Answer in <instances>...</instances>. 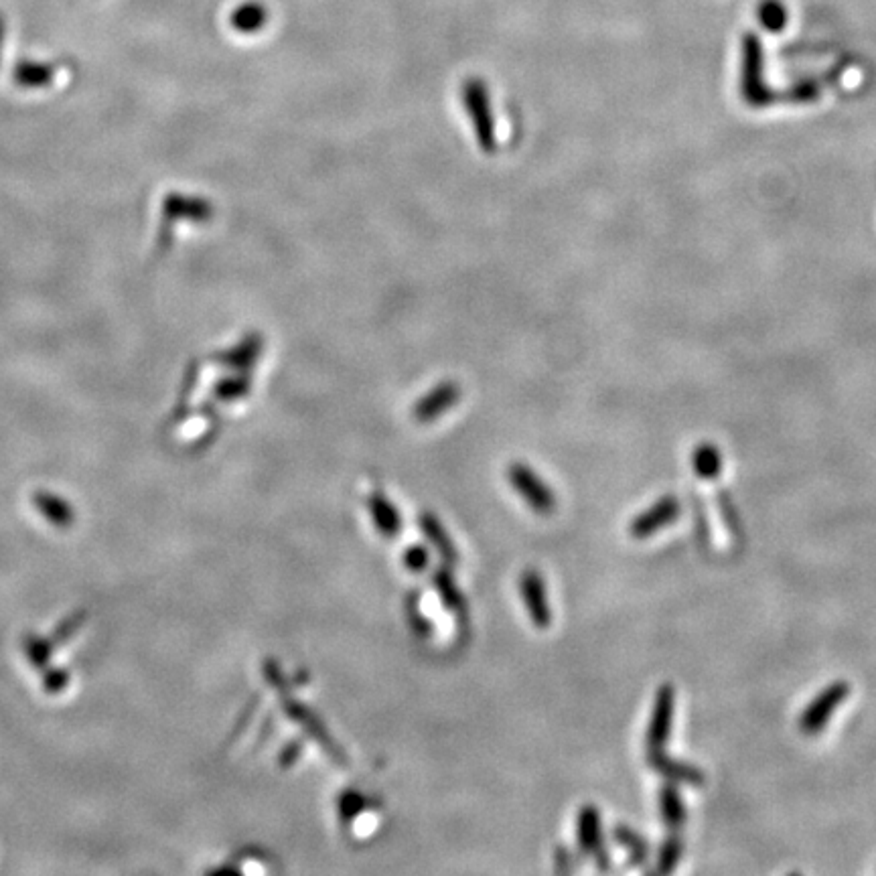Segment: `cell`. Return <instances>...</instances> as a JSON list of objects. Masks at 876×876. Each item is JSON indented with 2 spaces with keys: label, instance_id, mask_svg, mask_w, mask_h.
Returning <instances> with one entry per match:
<instances>
[{
  "label": "cell",
  "instance_id": "7402d4cb",
  "mask_svg": "<svg viewBox=\"0 0 876 876\" xmlns=\"http://www.w3.org/2000/svg\"><path fill=\"white\" fill-rule=\"evenodd\" d=\"M43 676H41V686H43V690L47 692V694H51V696H55V694H61L63 690H67V686H69V682H71V672L67 670V668H47V670H43L41 672Z\"/></svg>",
  "mask_w": 876,
  "mask_h": 876
},
{
  "label": "cell",
  "instance_id": "d4e9b609",
  "mask_svg": "<svg viewBox=\"0 0 876 876\" xmlns=\"http://www.w3.org/2000/svg\"><path fill=\"white\" fill-rule=\"evenodd\" d=\"M5 37H7V23L5 17L0 15V63H3V49H5Z\"/></svg>",
  "mask_w": 876,
  "mask_h": 876
},
{
  "label": "cell",
  "instance_id": "5bb4252c",
  "mask_svg": "<svg viewBox=\"0 0 876 876\" xmlns=\"http://www.w3.org/2000/svg\"><path fill=\"white\" fill-rule=\"evenodd\" d=\"M611 836H613L615 844L621 846L627 852L631 864L641 866V864L647 862V858L651 854V848H649V842L639 832L631 830L625 824H617V826H613V834Z\"/></svg>",
  "mask_w": 876,
  "mask_h": 876
},
{
  "label": "cell",
  "instance_id": "9a60e30c",
  "mask_svg": "<svg viewBox=\"0 0 876 876\" xmlns=\"http://www.w3.org/2000/svg\"><path fill=\"white\" fill-rule=\"evenodd\" d=\"M53 651H55V645L49 637H43L37 633H27L23 637V653L27 657V662L31 664V668L37 672H43L51 666Z\"/></svg>",
  "mask_w": 876,
  "mask_h": 876
},
{
  "label": "cell",
  "instance_id": "ffe728a7",
  "mask_svg": "<svg viewBox=\"0 0 876 876\" xmlns=\"http://www.w3.org/2000/svg\"><path fill=\"white\" fill-rule=\"evenodd\" d=\"M86 619H88V613H86V611H76V613L67 615L65 619H61V621L55 625V629H53V633H51L49 639L53 641L55 647L67 643L73 635H76V633L82 629V625L86 623Z\"/></svg>",
  "mask_w": 876,
  "mask_h": 876
},
{
  "label": "cell",
  "instance_id": "d6986e66",
  "mask_svg": "<svg viewBox=\"0 0 876 876\" xmlns=\"http://www.w3.org/2000/svg\"><path fill=\"white\" fill-rule=\"evenodd\" d=\"M757 17H759V23L771 33L781 31L787 23V11H785L783 3H779V0H763V3L759 5Z\"/></svg>",
  "mask_w": 876,
  "mask_h": 876
},
{
  "label": "cell",
  "instance_id": "9c48e42d",
  "mask_svg": "<svg viewBox=\"0 0 876 876\" xmlns=\"http://www.w3.org/2000/svg\"><path fill=\"white\" fill-rule=\"evenodd\" d=\"M31 499H33L35 509L51 526H55L59 530H67L76 524V509H73V505L67 499H63L61 495L39 489L33 493Z\"/></svg>",
  "mask_w": 876,
  "mask_h": 876
},
{
  "label": "cell",
  "instance_id": "6da1fadb",
  "mask_svg": "<svg viewBox=\"0 0 876 876\" xmlns=\"http://www.w3.org/2000/svg\"><path fill=\"white\" fill-rule=\"evenodd\" d=\"M741 63V96L751 108H765L773 102H787V92L777 94L765 82L763 45L755 33H747L743 37Z\"/></svg>",
  "mask_w": 876,
  "mask_h": 876
},
{
  "label": "cell",
  "instance_id": "e0dca14e",
  "mask_svg": "<svg viewBox=\"0 0 876 876\" xmlns=\"http://www.w3.org/2000/svg\"><path fill=\"white\" fill-rule=\"evenodd\" d=\"M420 526L424 528L428 540L434 544V548L438 550V554L443 556V560H445L447 564L457 562V548L453 546L449 534L445 532V528H443L441 524H438L432 516L426 514V516L420 518Z\"/></svg>",
  "mask_w": 876,
  "mask_h": 876
},
{
  "label": "cell",
  "instance_id": "3957f363",
  "mask_svg": "<svg viewBox=\"0 0 876 876\" xmlns=\"http://www.w3.org/2000/svg\"><path fill=\"white\" fill-rule=\"evenodd\" d=\"M576 842L584 856H593L599 870L611 868V858L603 842V818L597 806H582L576 818Z\"/></svg>",
  "mask_w": 876,
  "mask_h": 876
},
{
  "label": "cell",
  "instance_id": "5b68a950",
  "mask_svg": "<svg viewBox=\"0 0 876 876\" xmlns=\"http://www.w3.org/2000/svg\"><path fill=\"white\" fill-rule=\"evenodd\" d=\"M674 714H676V690L674 686L664 684L655 694L651 718L647 724V733H645L647 751L664 749L668 745L672 737Z\"/></svg>",
  "mask_w": 876,
  "mask_h": 876
},
{
  "label": "cell",
  "instance_id": "8992f818",
  "mask_svg": "<svg viewBox=\"0 0 876 876\" xmlns=\"http://www.w3.org/2000/svg\"><path fill=\"white\" fill-rule=\"evenodd\" d=\"M680 511H682L680 499L676 495H664L651 507L641 511V514L629 524V534L635 540H647L655 532H660L666 526L674 524L680 516Z\"/></svg>",
  "mask_w": 876,
  "mask_h": 876
},
{
  "label": "cell",
  "instance_id": "8fae6325",
  "mask_svg": "<svg viewBox=\"0 0 876 876\" xmlns=\"http://www.w3.org/2000/svg\"><path fill=\"white\" fill-rule=\"evenodd\" d=\"M657 806H660L662 820L670 830H680L686 824V803L674 783H666L657 791Z\"/></svg>",
  "mask_w": 876,
  "mask_h": 876
},
{
  "label": "cell",
  "instance_id": "603a6c76",
  "mask_svg": "<svg viewBox=\"0 0 876 876\" xmlns=\"http://www.w3.org/2000/svg\"><path fill=\"white\" fill-rule=\"evenodd\" d=\"M820 98V86L816 82H799L797 86L787 90V102L806 104Z\"/></svg>",
  "mask_w": 876,
  "mask_h": 876
},
{
  "label": "cell",
  "instance_id": "52a82bcc",
  "mask_svg": "<svg viewBox=\"0 0 876 876\" xmlns=\"http://www.w3.org/2000/svg\"><path fill=\"white\" fill-rule=\"evenodd\" d=\"M520 591L524 605L528 609L530 621L538 629H548L552 625V609L546 595V584L538 570H526L520 578Z\"/></svg>",
  "mask_w": 876,
  "mask_h": 876
},
{
  "label": "cell",
  "instance_id": "4fadbf2b",
  "mask_svg": "<svg viewBox=\"0 0 876 876\" xmlns=\"http://www.w3.org/2000/svg\"><path fill=\"white\" fill-rule=\"evenodd\" d=\"M284 710H286L288 718H290V720H295L297 724H301V726L307 730V733H311V735L323 745V749H327L333 757H339V753H337L333 741L329 739V735L323 730L321 722L313 716L311 710H307L303 704H299V702H295V700H286V702H284Z\"/></svg>",
  "mask_w": 876,
  "mask_h": 876
},
{
  "label": "cell",
  "instance_id": "7a4b0ae2",
  "mask_svg": "<svg viewBox=\"0 0 876 876\" xmlns=\"http://www.w3.org/2000/svg\"><path fill=\"white\" fill-rule=\"evenodd\" d=\"M850 696V684L844 680H836L830 686H826L799 716V730L806 737L820 735L824 726L830 722L834 712L840 708V704L846 702Z\"/></svg>",
  "mask_w": 876,
  "mask_h": 876
},
{
  "label": "cell",
  "instance_id": "cb8c5ba5",
  "mask_svg": "<svg viewBox=\"0 0 876 876\" xmlns=\"http://www.w3.org/2000/svg\"><path fill=\"white\" fill-rule=\"evenodd\" d=\"M404 564H406L408 570H412V572H422V570L426 568V564H428V554H426V550L420 548V546H412V548H408V552L404 554Z\"/></svg>",
  "mask_w": 876,
  "mask_h": 876
},
{
  "label": "cell",
  "instance_id": "2e32d148",
  "mask_svg": "<svg viewBox=\"0 0 876 876\" xmlns=\"http://www.w3.org/2000/svg\"><path fill=\"white\" fill-rule=\"evenodd\" d=\"M692 469H694L696 477H700L704 481L718 479V475L722 471V455H720L718 447H714L712 443L698 445L692 453Z\"/></svg>",
  "mask_w": 876,
  "mask_h": 876
},
{
  "label": "cell",
  "instance_id": "ac0fdd59",
  "mask_svg": "<svg viewBox=\"0 0 876 876\" xmlns=\"http://www.w3.org/2000/svg\"><path fill=\"white\" fill-rule=\"evenodd\" d=\"M684 854V838L678 834V830H672V834L662 842L660 852H657V872L670 874L676 870Z\"/></svg>",
  "mask_w": 876,
  "mask_h": 876
},
{
  "label": "cell",
  "instance_id": "30bf717a",
  "mask_svg": "<svg viewBox=\"0 0 876 876\" xmlns=\"http://www.w3.org/2000/svg\"><path fill=\"white\" fill-rule=\"evenodd\" d=\"M11 78L23 90H45L55 82V67L45 61L21 59L15 63Z\"/></svg>",
  "mask_w": 876,
  "mask_h": 876
},
{
  "label": "cell",
  "instance_id": "ba28073f",
  "mask_svg": "<svg viewBox=\"0 0 876 876\" xmlns=\"http://www.w3.org/2000/svg\"><path fill=\"white\" fill-rule=\"evenodd\" d=\"M647 765L657 773L662 775L664 779L672 781V783H682V785H690V787H702L706 783V775L702 773V769L674 759L668 753H664V749H655V751H647Z\"/></svg>",
  "mask_w": 876,
  "mask_h": 876
},
{
  "label": "cell",
  "instance_id": "44dd1931",
  "mask_svg": "<svg viewBox=\"0 0 876 876\" xmlns=\"http://www.w3.org/2000/svg\"><path fill=\"white\" fill-rule=\"evenodd\" d=\"M434 582H436V591L441 593V597H443L445 607L455 611V613H461L465 609V603H463V597H461L459 589L455 587L453 578L447 572H438L434 576Z\"/></svg>",
  "mask_w": 876,
  "mask_h": 876
},
{
  "label": "cell",
  "instance_id": "7c38bea8",
  "mask_svg": "<svg viewBox=\"0 0 876 876\" xmlns=\"http://www.w3.org/2000/svg\"><path fill=\"white\" fill-rule=\"evenodd\" d=\"M368 509L372 514V520L376 524V528L380 530V534L384 538H396L400 532V516L396 507L382 495V493H374L368 499Z\"/></svg>",
  "mask_w": 876,
  "mask_h": 876
},
{
  "label": "cell",
  "instance_id": "277c9868",
  "mask_svg": "<svg viewBox=\"0 0 876 876\" xmlns=\"http://www.w3.org/2000/svg\"><path fill=\"white\" fill-rule=\"evenodd\" d=\"M507 477L511 487L516 489L518 495H522V499L528 503L530 509L536 511V514L548 516L556 509L554 491L528 465L514 463L509 467Z\"/></svg>",
  "mask_w": 876,
  "mask_h": 876
}]
</instances>
